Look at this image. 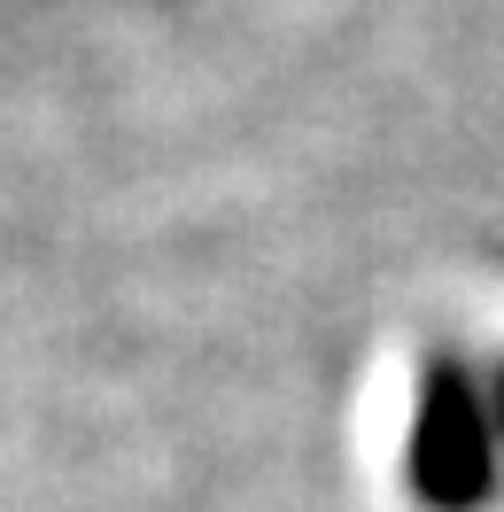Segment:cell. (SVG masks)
<instances>
[{"instance_id":"6da1fadb","label":"cell","mask_w":504,"mask_h":512,"mask_svg":"<svg viewBox=\"0 0 504 512\" xmlns=\"http://www.w3.org/2000/svg\"><path fill=\"white\" fill-rule=\"evenodd\" d=\"M411 489L435 512H473L497 489V443H489V404L473 396L466 365L435 357L411 419Z\"/></svg>"},{"instance_id":"7a4b0ae2","label":"cell","mask_w":504,"mask_h":512,"mask_svg":"<svg viewBox=\"0 0 504 512\" xmlns=\"http://www.w3.org/2000/svg\"><path fill=\"white\" fill-rule=\"evenodd\" d=\"M489 404H497V427H504V381H497V396H489Z\"/></svg>"}]
</instances>
